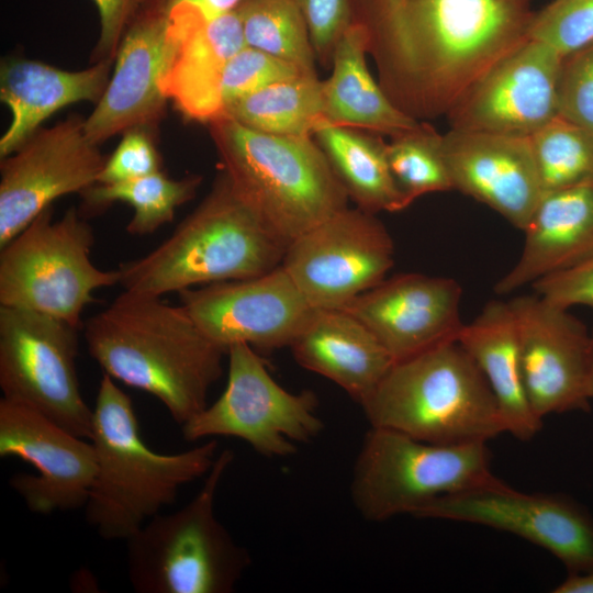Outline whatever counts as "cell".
I'll return each mask as SVG.
<instances>
[{
  "label": "cell",
  "instance_id": "6da1fadb",
  "mask_svg": "<svg viewBox=\"0 0 593 593\" xmlns=\"http://www.w3.org/2000/svg\"><path fill=\"white\" fill-rule=\"evenodd\" d=\"M530 0H358L356 21L389 100L407 116H446L528 38Z\"/></svg>",
  "mask_w": 593,
  "mask_h": 593
},
{
  "label": "cell",
  "instance_id": "7a4b0ae2",
  "mask_svg": "<svg viewBox=\"0 0 593 593\" xmlns=\"http://www.w3.org/2000/svg\"><path fill=\"white\" fill-rule=\"evenodd\" d=\"M83 332L104 373L157 398L180 426L208 405L227 354L181 304L127 291L91 316Z\"/></svg>",
  "mask_w": 593,
  "mask_h": 593
},
{
  "label": "cell",
  "instance_id": "3957f363",
  "mask_svg": "<svg viewBox=\"0 0 593 593\" xmlns=\"http://www.w3.org/2000/svg\"><path fill=\"white\" fill-rule=\"evenodd\" d=\"M97 473L85 505L86 519L105 540H126L165 506L181 486L208 474L217 441L177 454H159L143 440L131 398L103 372L90 439Z\"/></svg>",
  "mask_w": 593,
  "mask_h": 593
},
{
  "label": "cell",
  "instance_id": "277c9868",
  "mask_svg": "<svg viewBox=\"0 0 593 593\" xmlns=\"http://www.w3.org/2000/svg\"><path fill=\"white\" fill-rule=\"evenodd\" d=\"M290 243L237 193L223 170L210 192L148 254L119 266L124 291L170 292L243 280L281 266Z\"/></svg>",
  "mask_w": 593,
  "mask_h": 593
},
{
  "label": "cell",
  "instance_id": "5b68a950",
  "mask_svg": "<svg viewBox=\"0 0 593 593\" xmlns=\"http://www.w3.org/2000/svg\"><path fill=\"white\" fill-rule=\"evenodd\" d=\"M360 405L370 427L433 444L488 443L506 433L489 383L457 340L394 361Z\"/></svg>",
  "mask_w": 593,
  "mask_h": 593
},
{
  "label": "cell",
  "instance_id": "8992f818",
  "mask_svg": "<svg viewBox=\"0 0 593 593\" xmlns=\"http://www.w3.org/2000/svg\"><path fill=\"white\" fill-rule=\"evenodd\" d=\"M209 127L234 189L289 243L348 206L312 136L264 133L226 116Z\"/></svg>",
  "mask_w": 593,
  "mask_h": 593
},
{
  "label": "cell",
  "instance_id": "52a82bcc",
  "mask_svg": "<svg viewBox=\"0 0 593 593\" xmlns=\"http://www.w3.org/2000/svg\"><path fill=\"white\" fill-rule=\"evenodd\" d=\"M234 460L217 454L198 494L183 507L156 514L126 541L127 577L137 593H231L250 564L248 551L217 519L220 482Z\"/></svg>",
  "mask_w": 593,
  "mask_h": 593
},
{
  "label": "cell",
  "instance_id": "ba28073f",
  "mask_svg": "<svg viewBox=\"0 0 593 593\" xmlns=\"http://www.w3.org/2000/svg\"><path fill=\"white\" fill-rule=\"evenodd\" d=\"M486 443L433 444L370 427L350 483L351 501L367 521L416 513L432 501L492 480Z\"/></svg>",
  "mask_w": 593,
  "mask_h": 593
},
{
  "label": "cell",
  "instance_id": "9c48e42d",
  "mask_svg": "<svg viewBox=\"0 0 593 593\" xmlns=\"http://www.w3.org/2000/svg\"><path fill=\"white\" fill-rule=\"evenodd\" d=\"M92 226L75 208L53 219L45 209L0 248V305L31 310L80 326L99 289L120 283V271L91 260Z\"/></svg>",
  "mask_w": 593,
  "mask_h": 593
},
{
  "label": "cell",
  "instance_id": "30bf717a",
  "mask_svg": "<svg viewBox=\"0 0 593 593\" xmlns=\"http://www.w3.org/2000/svg\"><path fill=\"white\" fill-rule=\"evenodd\" d=\"M226 355V388L216 401L181 425L184 440L235 437L264 457L284 458L323 432L314 392L283 389L247 344L232 345Z\"/></svg>",
  "mask_w": 593,
  "mask_h": 593
},
{
  "label": "cell",
  "instance_id": "8fae6325",
  "mask_svg": "<svg viewBox=\"0 0 593 593\" xmlns=\"http://www.w3.org/2000/svg\"><path fill=\"white\" fill-rule=\"evenodd\" d=\"M77 356L78 327L44 313L0 305L2 398L90 439L92 410L80 391Z\"/></svg>",
  "mask_w": 593,
  "mask_h": 593
},
{
  "label": "cell",
  "instance_id": "7c38bea8",
  "mask_svg": "<svg viewBox=\"0 0 593 593\" xmlns=\"http://www.w3.org/2000/svg\"><path fill=\"white\" fill-rule=\"evenodd\" d=\"M394 265V243L374 213L349 208L290 242L281 266L314 309L347 307Z\"/></svg>",
  "mask_w": 593,
  "mask_h": 593
},
{
  "label": "cell",
  "instance_id": "4fadbf2b",
  "mask_svg": "<svg viewBox=\"0 0 593 593\" xmlns=\"http://www.w3.org/2000/svg\"><path fill=\"white\" fill-rule=\"evenodd\" d=\"M415 517L506 532L549 551L568 574L593 570V517L564 494L523 492L494 477L432 501Z\"/></svg>",
  "mask_w": 593,
  "mask_h": 593
},
{
  "label": "cell",
  "instance_id": "5bb4252c",
  "mask_svg": "<svg viewBox=\"0 0 593 593\" xmlns=\"http://www.w3.org/2000/svg\"><path fill=\"white\" fill-rule=\"evenodd\" d=\"M107 158L87 137L85 119L72 114L1 159L0 248L55 200L96 184Z\"/></svg>",
  "mask_w": 593,
  "mask_h": 593
},
{
  "label": "cell",
  "instance_id": "9a60e30c",
  "mask_svg": "<svg viewBox=\"0 0 593 593\" xmlns=\"http://www.w3.org/2000/svg\"><path fill=\"white\" fill-rule=\"evenodd\" d=\"M178 295L200 329L226 353L235 344L255 350L290 347L314 311L282 266L248 279L189 288Z\"/></svg>",
  "mask_w": 593,
  "mask_h": 593
},
{
  "label": "cell",
  "instance_id": "2e32d148",
  "mask_svg": "<svg viewBox=\"0 0 593 593\" xmlns=\"http://www.w3.org/2000/svg\"><path fill=\"white\" fill-rule=\"evenodd\" d=\"M0 457L20 458L35 468V474L16 473L9 480L31 512L48 515L85 507L97 473L91 440L1 398Z\"/></svg>",
  "mask_w": 593,
  "mask_h": 593
},
{
  "label": "cell",
  "instance_id": "e0dca14e",
  "mask_svg": "<svg viewBox=\"0 0 593 593\" xmlns=\"http://www.w3.org/2000/svg\"><path fill=\"white\" fill-rule=\"evenodd\" d=\"M562 57L527 38L495 63L446 118L450 128L529 137L556 116Z\"/></svg>",
  "mask_w": 593,
  "mask_h": 593
},
{
  "label": "cell",
  "instance_id": "ac0fdd59",
  "mask_svg": "<svg viewBox=\"0 0 593 593\" xmlns=\"http://www.w3.org/2000/svg\"><path fill=\"white\" fill-rule=\"evenodd\" d=\"M513 310L526 393L534 413L588 411L591 333L570 313L538 294L517 295Z\"/></svg>",
  "mask_w": 593,
  "mask_h": 593
},
{
  "label": "cell",
  "instance_id": "d6986e66",
  "mask_svg": "<svg viewBox=\"0 0 593 593\" xmlns=\"http://www.w3.org/2000/svg\"><path fill=\"white\" fill-rule=\"evenodd\" d=\"M461 286L452 278L400 273L385 278L343 309L362 322L393 361L457 340Z\"/></svg>",
  "mask_w": 593,
  "mask_h": 593
},
{
  "label": "cell",
  "instance_id": "ffe728a7",
  "mask_svg": "<svg viewBox=\"0 0 593 593\" xmlns=\"http://www.w3.org/2000/svg\"><path fill=\"white\" fill-rule=\"evenodd\" d=\"M167 16L169 53L160 89L183 118L209 124L223 115L224 68L246 46L240 18L236 10L209 16L188 4Z\"/></svg>",
  "mask_w": 593,
  "mask_h": 593
},
{
  "label": "cell",
  "instance_id": "44dd1931",
  "mask_svg": "<svg viewBox=\"0 0 593 593\" xmlns=\"http://www.w3.org/2000/svg\"><path fill=\"white\" fill-rule=\"evenodd\" d=\"M168 53V16L137 11L118 47L105 91L85 119L92 143L100 145L133 127L158 126L168 101L160 89Z\"/></svg>",
  "mask_w": 593,
  "mask_h": 593
},
{
  "label": "cell",
  "instance_id": "7402d4cb",
  "mask_svg": "<svg viewBox=\"0 0 593 593\" xmlns=\"http://www.w3.org/2000/svg\"><path fill=\"white\" fill-rule=\"evenodd\" d=\"M443 149L454 190L524 231L542 195L529 138L450 128Z\"/></svg>",
  "mask_w": 593,
  "mask_h": 593
},
{
  "label": "cell",
  "instance_id": "603a6c76",
  "mask_svg": "<svg viewBox=\"0 0 593 593\" xmlns=\"http://www.w3.org/2000/svg\"><path fill=\"white\" fill-rule=\"evenodd\" d=\"M115 59L68 71L52 65L10 57L0 69V99L11 122L0 138V158L14 153L42 123L60 109L80 101L98 103L111 77Z\"/></svg>",
  "mask_w": 593,
  "mask_h": 593
},
{
  "label": "cell",
  "instance_id": "cb8c5ba5",
  "mask_svg": "<svg viewBox=\"0 0 593 593\" xmlns=\"http://www.w3.org/2000/svg\"><path fill=\"white\" fill-rule=\"evenodd\" d=\"M516 264L494 286L502 295L593 256V184L542 193Z\"/></svg>",
  "mask_w": 593,
  "mask_h": 593
},
{
  "label": "cell",
  "instance_id": "d4e9b609",
  "mask_svg": "<svg viewBox=\"0 0 593 593\" xmlns=\"http://www.w3.org/2000/svg\"><path fill=\"white\" fill-rule=\"evenodd\" d=\"M290 349L301 367L333 381L359 404L394 362L372 332L346 310L314 309Z\"/></svg>",
  "mask_w": 593,
  "mask_h": 593
},
{
  "label": "cell",
  "instance_id": "484cf974",
  "mask_svg": "<svg viewBox=\"0 0 593 593\" xmlns=\"http://www.w3.org/2000/svg\"><path fill=\"white\" fill-rule=\"evenodd\" d=\"M457 342L474 360L497 402L506 433L529 440L542 426L529 403L522 368L517 327L508 301L491 300Z\"/></svg>",
  "mask_w": 593,
  "mask_h": 593
},
{
  "label": "cell",
  "instance_id": "4316f807",
  "mask_svg": "<svg viewBox=\"0 0 593 593\" xmlns=\"http://www.w3.org/2000/svg\"><path fill=\"white\" fill-rule=\"evenodd\" d=\"M368 36L356 21L335 47L332 74L322 81L323 119L390 137L416 126L387 97L367 66Z\"/></svg>",
  "mask_w": 593,
  "mask_h": 593
},
{
  "label": "cell",
  "instance_id": "83f0119b",
  "mask_svg": "<svg viewBox=\"0 0 593 593\" xmlns=\"http://www.w3.org/2000/svg\"><path fill=\"white\" fill-rule=\"evenodd\" d=\"M312 137L357 208L371 212H398L409 206L396 187L380 134L320 120Z\"/></svg>",
  "mask_w": 593,
  "mask_h": 593
},
{
  "label": "cell",
  "instance_id": "f1b7e54d",
  "mask_svg": "<svg viewBox=\"0 0 593 593\" xmlns=\"http://www.w3.org/2000/svg\"><path fill=\"white\" fill-rule=\"evenodd\" d=\"M222 116L264 133L312 136L323 119L322 80L300 74L275 82L231 102Z\"/></svg>",
  "mask_w": 593,
  "mask_h": 593
},
{
  "label": "cell",
  "instance_id": "f546056e",
  "mask_svg": "<svg viewBox=\"0 0 593 593\" xmlns=\"http://www.w3.org/2000/svg\"><path fill=\"white\" fill-rule=\"evenodd\" d=\"M201 180L200 176L174 179L158 171L123 182L96 183L80 194L89 212L101 211L114 202L127 203L133 216L126 231L145 236L171 222L177 208L194 197Z\"/></svg>",
  "mask_w": 593,
  "mask_h": 593
},
{
  "label": "cell",
  "instance_id": "4dcf8cb0",
  "mask_svg": "<svg viewBox=\"0 0 593 593\" xmlns=\"http://www.w3.org/2000/svg\"><path fill=\"white\" fill-rule=\"evenodd\" d=\"M236 11L247 46L316 74L309 29L295 0H246Z\"/></svg>",
  "mask_w": 593,
  "mask_h": 593
},
{
  "label": "cell",
  "instance_id": "1f68e13d",
  "mask_svg": "<svg viewBox=\"0 0 593 593\" xmlns=\"http://www.w3.org/2000/svg\"><path fill=\"white\" fill-rule=\"evenodd\" d=\"M529 138L542 193L593 184V134L556 116Z\"/></svg>",
  "mask_w": 593,
  "mask_h": 593
},
{
  "label": "cell",
  "instance_id": "d6a6232c",
  "mask_svg": "<svg viewBox=\"0 0 593 593\" xmlns=\"http://www.w3.org/2000/svg\"><path fill=\"white\" fill-rule=\"evenodd\" d=\"M387 158L394 182L409 205L424 194L454 190L443 134L428 122H419L390 137Z\"/></svg>",
  "mask_w": 593,
  "mask_h": 593
},
{
  "label": "cell",
  "instance_id": "836d02e7",
  "mask_svg": "<svg viewBox=\"0 0 593 593\" xmlns=\"http://www.w3.org/2000/svg\"><path fill=\"white\" fill-rule=\"evenodd\" d=\"M528 38L553 48L561 57L593 42V0H552L536 11Z\"/></svg>",
  "mask_w": 593,
  "mask_h": 593
},
{
  "label": "cell",
  "instance_id": "e575fe53",
  "mask_svg": "<svg viewBox=\"0 0 593 593\" xmlns=\"http://www.w3.org/2000/svg\"><path fill=\"white\" fill-rule=\"evenodd\" d=\"M300 74L304 72L293 65L246 45L224 68L221 81L223 113L231 102Z\"/></svg>",
  "mask_w": 593,
  "mask_h": 593
},
{
  "label": "cell",
  "instance_id": "d590c367",
  "mask_svg": "<svg viewBox=\"0 0 593 593\" xmlns=\"http://www.w3.org/2000/svg\"><path fill=\"white\" fill-rule=\"evenodd\" d=\"M558 111L593 134V42L562 57Z\"/></svg>",
  "mask_w": 593,
  "mask_h": 593
},
{
  "label": "cell",
  "instance_id": "8d00e7d4",
  "mask_svg": "<svg viewBox=\"0 0 593 593\" xmlns=\"http://www.w3.org/2000/svg\"><path fill=\"white\" fill-rule=\"evenodd\" d=\"M306 22L316 61L331 68L335 47L356 22L358 0H295Z\"/></svg>",
  "mask_w": 593,
  "mask_h": 593
},
{
  "label": "cell",
  "instance_id": "74e56055",
  "mask_svg": "<svg viewBox=\"0 0 593 593\" xmlns=\"http://www.w3.org/2000/svg\"><path fill=\"white\" fill-rule=\"evenodd\" d=\"M161 171V157L154 142V130L133 127L107 158L97 183L128 181Z\"/></svg>",
  "mask_w": 593,
  "mask_h": 593
},
{
  "label": "cell",
  "instance_id": "f35d334b",
  "mask_svg": "<svg viewBox=\"0 0 593 593\" xmlns=\"http://www.w3.org/2000/svg\"><path fill=\"white\" fill-rule=\"evenodd\" d=\"M532 286L536 294L558 306L569 310L575 305L593 309V256L540 278Z\"/></svg>",
  "mask_w": 593,
  "mask_h": 593
},
{
  "label": "cell",
  "instance_id": "ab89813d",
  "mask_svg": "<svg viewBox=\"0 0 593 593\" xmlns=\"http://www.w3.org/2000/svg\"><path fill=\"white\" fill-rule=\"evenodd\" d=\"M100 16V35L91 55V63L115 59L123 34L135 16L139 0H92Z\"/></svg>",
  "mask_w": 593,
  "mask_h": 593
},
{
  "label": "cell",
  "instance_id": "60d3db41",
  "mask_svg": "<svg viewBox=\"0 0 593 593\" xmlns=\"http://www.w3.org/2000/svg\"><path fill=\"white\" fill-rule=\"evenodd\" d=\"M246 0H139L137 11H150L167 15L182 4L193 5L209 16L236 10Z\"/></svg>",
  "mask_w": 593,
  "mask_h": 593
},
{
  "label": "cell",
  "instance_id": "b9f144b4",
  "mask_svg": "<svg viewBox=\"0 0 593 593\" xmlns=\"http://www.w3.org/2000/svg\"><path fill=\"white\" fill-rule=\"evenodd\" d=\"M555 593H593V570L583 573H569L553 589Z\"/></svg>",
  "mask_w": 593,
  "mask_h": 593
},
{
  "label": "cell",
  "instance_id": "7bdbcfd3",
  "mask_svg": "<svg viewBox=\"0 0 593 593\" xmlns=\"http://www.w3.org/2000/svg\"><path fill=\"white\" fill-rule=\"evenodd\" d=\"M588 395L590 400H593V329L591 332V342H590V360H589V372H588Z\"/></svg>",
  "mask_w": 593,
  "mask_h": 593
}]
</instances>
